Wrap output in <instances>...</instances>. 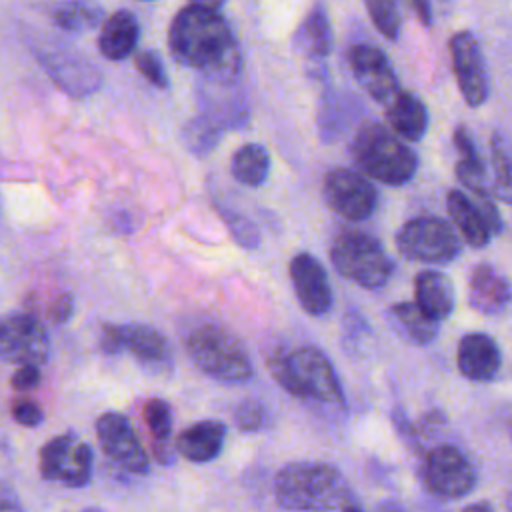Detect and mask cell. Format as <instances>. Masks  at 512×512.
Masks as SVG:
<instances>
[{
	"label": "cell",
	"instance_id": "obj_1",
	"mask_svg": "<svg viewBox=\"0 0 512 512\" xmlns=\"http://www.w3.org/2000/svg\"><path fill=\"white\" fill-rule=\"evenodd\" d=\"M168 46L176 62L198 70L208 84L234 86L242 72L240 48L216 10L188 4L170 24Z\"/></svg>",
	"mask_w": 512,
	"mask_h": 512
},
{
	"label": "cell",
	"instance_id": "obj_2",
	"mask_svg": "<svg viewBox=\"0 0 512 512\" xmlns=\"http://www.w3.org/2000/svg\"><path fill=\"white\" fill-rule=\"evenodd\" d=\"M276 502L292 512H330L354 502L344 474L318 460L286 464L274 480Z\"/></svg>",
	"mask_w": 512,
	"mask_h": 512
},
{
	"label": "cell",
	"instance_id": "obj_3",
	"mask_svg": "<svg viewBox=\"0 0 512 512\" xmlns=\"http://www.w3.org/2000/svg\"><path fill=\"white\" fill-rule=\"evenodd\" d=\"M274 382L294 398L342 404L344 392L328 356L316 346L276 350L266 360Z\"/></svg>",
	"mask_w": 512,
	"mask_h": 512
},
{
	"label": "cell",
	"instance_id": "obj_4",
	"mask_svg": "<svg viewBox=\"0 0 512 512\" xmlns=\"http://www.w3.org/2000/svg\"><path fill=\"white\" fill-rule=\"evenodd\" d=\"M184 348L196 368L214 380L232 384L244 382L254 374L244 344L230 330L214 322L194 326L184 338Z\"/></svg>",
	"mask_w": 512,
	"mask_h": 512
},
{
	"label": "cell",
	"instance_id": "obj_5",
	"mask_svg": "<svg viewBox=\"0 0 512 512\" xmlns=\"http://www.w3.org/2000/svg\"><path fill=\"white\" fill-rule=\"evenodd\" d=\"M352 158L364 174L388 186L406 184L418 168L414 150L380 124H364L356 132Z\"/></svg>",
	"mask_w": 512,
	"mask_h": 512
},
{
	"label": "cell",
	"instance_id": "obj_6",
	"mask_svg": "<svg viewBox=\"0 0 512 512\" xmlns=\"http://www.w3.org/2000/svg\"><path fill=\"white\" fill-rule=\"evenodd\" d=\"M330 260L340 276L368 290L382 288L392 274V260L382 244L360 230L336 234L330 246Z\"/></svg>",
	"mask_w": 512,
	"mask_h": 512
},
{
	"label": "cell",
	"instance_id": "obj_7",
	"mask_svg": "<svg viewBox=\"0 0 512 512\" xmlns=\"http://www.w3.org/2000/svg\"><path fill=\"white\" fill-rule=\"evenodd\" d=\"M398 252L418 262L444 264L460 254V240L452 226L436 216L408 220L396 234Z\"/></svg>",
	"mask_w": 512,
	"mask_h": 512
},
{
	"label": "cell",
	"instance_id": "obj_8",
	"mask_svg": "<svg viewBox=\"0 0 512 512\" xmlns=\"http://www.w3.org/2000/svg\"><path fill=\"white\" fill-rule=\"evenodd\" d=\"M422 478L428 492L442 500L462 498L476 486L472 462L460 448L450 444H442L426 452Z\"/></svg>",
	"mask_w": 512,
	"mask_h": 512
},
{
	"label": "cell",
	"instance_id": "obj_9",
	"mask_svg": "<svg viewBox=\"0 0 512 512\" xmlns=\"http://www.w3.org/2000/svg\"><path fill=\"white\" fill-rule=\"evenodd\" d=\"M100 348L106 354L130 352L146 368H168L172 354L168 340L148 324H104Z\"/></svg>",
	"mask_w": 512,
	"mask_h": 512
},
{
	"label": "cell",
	"instance_id": "obj_10",
	"mask_svg": "<svg viewBox=\"0 0 512 512\" xmlns=\"http://www.w3.org/2000/svg\"><path fill=\"white\" fill-rule=\"evenodd\" d=\"M38 60L50 80L70 98H88L102 88L104 76L100 68L82 52L72 48L38 50Z\"/></svg>",
	"mask_w": 512,
	"mask_h": 512
},
{
	"label": "cell",
	"instance_id": "obj_11",
	"mask_svg": "<svg viewBox=\"0 0 512 512\" xmlns=\"http://www.w3.org/2000/svg\"><path fill=\"white\" fill-rule=\"evenodd\" d=\"M94 454L74 434H60L40 450V472L46 480H60L70 488L86 486L92 478Z\"/></svg>",
	"mask_w": 512,
	"mask_h": 512
},
{
	"label": "cell",
	"instance_id": "obj_12",
	"mask_svg": "<svg viewBox=\"0 0 512 512\" xmlns=\"http://www.w3.org/2000/svg\"><path fill=\"white\" fill-rule=\"evenodd\" d=\"M50 352V338L42 322L16 312L0 318V360L12 364H42Z\"/></svg>",
	"mask_w": 512,
	"mask_h": 512
},
{
	"label": "cell",
	"instance_id": "obj_13",
	"mask_svg": "<svg viewBox=\"0 0 512 512\" xmlns=\"http://www.w3.org/2000/svg\"><path fill=\"white\" fill-rule=\"evenodd\" d=\"M322 192L328 208L352 222L370 218L378 204L374 186L350 168H332L324 176Z\"/></svg>",
	"mask_w": 512,
	"mask_h": 512
},
{
	"label": "cell",
	"instance_id": "obj_14",
	"mask_svg": "<svg viewBox=\"0 0 512 512\" xmlns=\"http://www.w3.org/2000/svg\"><path fill=\"white\" fill-rule=\"evenodd\" d=\"M452 70L462 98L468 106L478 108L488 98V74L476 38L470 32H456L448 42Z\"/></svg>",
	"mask_w": 512,
	"mask_h": 512
},
{
	"label": "cell",
	"instance_id": "obj_15",
	"mask_svg": "<svg viewBox=\"0 0 512 512\" xmlns=\"http://www.w3.org/2000/svg\"><path fill=\"white\" fill-rule=\"evenodd\" d=\"M96 432L108 458L126 468L130 474L148 472L146 450L126 416L118 412H104L96 420Z\"/></svg>",
	"mask_w": 512,
	"mask_h": 512
},
{
	"label": "cell",
	"instance_id": "obj_16",
	"mask_svg": "<svg viewBox=\"0 0 512 512\" xmlns=\"http://www.w3.org/2000/svg\"><path fill=\"white\" fill-rule=\"evenodd\" d=\"M346 62L356 82L368 92L370 98L384 106L400 92L398 78L384 52L376 46L354 44L346 52Z\"/></svg>",
	"mask_w": 512,
	"mask_h": 512
},
{
	"label": "cell",
	"instance_id": "obj_17",
	"mask_svg": "<svg viewBox=\"0 0 512 512\" xmlns=\"http://www.w3.org/2000/svg\"><path fill=\"white\" fill-rule=\"evenodd\" d=\"M290 280L306 314L324 316L332 308V288L318 258L308 252L296 254L290 260Z\"/></svg>",
	"mask_w": 512,
	"mask_h": 512
},
{
	"label": "cell",
	"instance_id": "obj_18",
	"mask_svg": "<svg viewBox=\"0 0 512 512\" xmlns=\"http://www.w3.org/2000/svg\"><path fill=\"white\" fill-rule=\"evenodd\" d=\"M468 302L480 314H502L512 304V284L492 264L480 262L468 276Z\"/></svg>",
	"mask_w": 512,
	"mask_h": 512
},
{
	"label": "cell",
	"instance_id": "obj_19",
	"mask_svg": "<svg viewBox=\"0 0 512 512\" xmlns=\"http://www.w3.org/2000/svg\"><path fill=\"white\" fill-rule=\"evenodd\" d=\"M456 362L464 378L472 382H488L498 374L502 366V354L492 336L470 332L458 342Z\"/></svg>",
	"mask_w": 512,
	"mask_h": 512
},
{
	"label": "cell",
	"instance_id": "obj_20",
	"mask_svg": "<svg viewBox=\"0 0 512 512\" xmlns=\"http://www.w3.org/2000/svg\"><path fill=\"white\" fill-rule=\"evenodd\" d=\"M140 40V22L130 10L112 12L100 26L98 50L106 60H124Z\"/></svg>",
	"mask_w": 512,
	"mask_h": 512
},
{
	"label": "cell",
	"instance_id": "obj_21",
	"mask_svg": "<svg viewBox=\"0 0 512 512\" xmlns=\"http://www.w3.org/2000/svg\"><path fill=\"white\" fill-rule=\"evenodd\" d=\"M226 426L220 420H200L184 428L176 440V450L190 462H210L224 446Z\"/></svg>",
	"mask_w": 512,
	"mask_h": 512
},
{
	"label": "cell",
	"instance_id": "obj_22",
	"mask_svg": "<svg viewBox=\"0 0 512 512\" xmlns=\"http://www.w3.org/2000/svg\"><path fill=\"white\" fill-rule=\"evenodd\" d=\"M416 306L432 320L440 322L454 310V288L446 274L436 270H424L414 280Z\"/></svg>",
	"mask_w": 512,
	"mask_h": 512
},
{
	"label": "cell",
	"instance_id": "obj_23",
	"mask_svg": "<svg viewBox=\"0 0 512 512\" xmlns=\"http://www.w3.org/2000/svg\"><path fill=\"white\" fill-rule=\"evenodd\" d=\"M386 120L392 132L404 140H420L428 128V112L424 102L412 92L400 90L386 104Z\"/></svg>",
	"mask_w": 512,
	"mask_h": 512
},
{
	"label": "cell",
	"instance_id": "obj_24",
	"mask_svg": "<svg viewBox=\"0 0 512 512\" xmlns=\"http://www.w3.org/2000/svg\"><path fill=\"white\" fill-rule=\"evenodd\" d=\"M390 326L408 342L416 346H426L438 336V324L428 314H424L416 302H398L388 310Z\"/></svg>",
	"mask_w": 512,
	"mask_h": 512
},
{
	"label": "cell",
	"instance_id": "obj_25",
	"mask_svg": "<svg viewBox=\"0 0 512 512\" xmlns=\"http://www.w3.org/2000/svg\"><path fill=\"white\" fill-rule=\"evenodd\" d=\"M446 208H448L452 222L456 224V228L460 230V234L464 236V240L470 246L482 248L490 242L492 234H490L482 214L478 212V208L472 204V200L464 192L450 190L446 196Z\"/></svg>",
	"mask_w": 512,
	"mask_h": 512
},
{
	"label": "cell",
	"instance_id": "obj_26",
	"mask_svg": "<svg viewBox=\"0 0 512 512\" xmlns=\"http://www.w3.org/2000/svg\"><path fill=\"white\" fill-rule=\"evenodd\" d=\"M296 50L308 60H322L332 48V30L320 6L312 8L294 34Z\"/></svg>",
	"mask_w": 512,
	"mask_h": 512
},
{
	"label": "cell",
	"instance_id": "obj_27",
	"mask_svg": "<svg viewBox=\"0 0 512 512\" xmlns=\"http://www.w3.org/2000/svg\"><path fill=\"white\" fill-rule=\"evenodd\" d=\"M50 18L70 34L90 32L104 22V10L96 0H62L52 6Z\"/></svg>",
	"mask_w": 512,
	"mask_h": 512
},
{
	"label": "cell",
	"instance_id": "obj_28",
	"mask_svg": "<svg viewBox=\"0 0 512 512\" xmlns=\"http://www.w3.org/2000/svg\"><path fill=\"white\" fill-rule=\"evenodd\" d=\"M230 170L236 182L256 188L266 182L270 172V156L262 144H244L240 146L230 162Z\"/></svg>",
	"mask_w": 512,
	"mask_h": 512
},
{
	"label": "cell",
	"instance_id": "obj_29",
	"mask_svg": "<svg viewBox=\"0 0 512 512\" xmlns=\"http://www.w3.org/2000/svg\"><path fill=\"white\" fill-rule=\"evenodd\" d=\"M144 420L150 430L154 454L162 464H170L174 454L170 448L172 436V408L162 398H150L144 404Z\"/></svg>",
	"mask_w": 512,
	"mask_h": 512
},
{
	"label": "cell",
	"instance_id": "obj_30",
	"mask_svg": "<svg viewBox=\"0 0 512 512\" xmlns=\"http://www.w3.org/2000/svg\"><path fill=\"white\" fill-rule=\"evenodd\" d=\"M492 192L498 200L512 204V150L502 134L492 136Z\"/></svg>",
	"mask_w": 512,
	"mask_h": 512
},
{
	"label": "cell",
	"instance_id": "obj_31",
	"mask_svg": "<svg viewBox=\"0 0 512 512\" xmlns=\"http://www.w3.org/2000/svg\"><path fill=\"white\" fill-rule=\"evenodd\" d=\"M222 126L216 124L212 118H208L206 114H198L196 118H192L184 132H182V138H184V144L186 148L196 154V156H206L220 140V134H222Z\"/></svg>",
	"mask_w": 512,
	"mask_h": 512
},
{
	"label": "cell",
	"instance_id": "obj_32",
	"mask_svg": "<svg viewBox=\"0 0 512 512\" xmlns=\"http://www.w3.org/2000/svg\"><path fill=\"white\" fill-rule=\"evenodd\" d=\"M368 16L372 24L378 28L382 36L388 40H396L400 32V16L396 8V0H364Z\"/></svg>",
	"mask_w": 512,
	"mask_h": 512
},
{
	"label": "cell",
	"instance_id": "obj_33",
	"mask_svg": "<svg viewBox=\"0 0 512 512\" xmlns=\"http://www.w3.org/2000/svg\"><path fill=\"white\" fill-rule=\"evenodd\" d=\"M224 224L228 226L232 238L244 246V248H256L260 244V232H258V226L246 218L244 214L240 212H234V210H228V208H218Z\"/></svg>",
	"mask_w": 512,
	"mask_h": 512
},
{
	"label": "cell",
	"instance_id": "obj_34",
	"mask_svg": "<svg viewBox=\"0 0 512 512\" xmlns=\"http://www.w3.org/2000/svg\"><path fill=\"white\" fill-rule=\"evenodd\" d=\"M234 424L242 432H258L266 424V408L256 398L242 400L234 410Z\"/></svg>",
	"mask_w": 512,
	"mask_h": 512
},
{
	"label": "cell",
	"instance_id": "obj_35",
	"mask_svg": "<svg viewBox=\"0 0 512 512\" xmlns=\"http://www.w3.org/2000/svg\"><path fill=\"white\" fill-rule=\"evenodd\" d=\"M134 68L140 72V76H144L152 86L166 90L168 88V76L164 70L162 60L158 58L156 52L152 50H140L134 54Z\"/></svg>",
	"mask_w": 512,
	"mask_h": 512
},
{
	"label": "cell",
	"instance_id": "obj_36",
	"mask_svg": "<svg viewBox=\"0 0 512 512\" xmlns=\"http://www.w3.org/2000/svg\"><path fill=\"white\" fill-rule=\"evenodd\" d=\"M12 416L22 426H38L44 420L42 408L36 402L28 400V398H20V400L14 402Z\"/></svg>",
	"mask_w": 512,
	"mask_h": 512
},
{
	"label": "cell",
	"instance_id": "obj_37",
	"mask_svg": "<svg viewBox=\"0 0 512 512\" xmlns=\"http://www.w3.org/2000/svg\"><path fill=\"white\" fill-rule=\"evenodd\" d=\"M40 384V370L36 364H22L14 374H12V386L20 392L32 390Z\"/></svg>",
	"mask_w": 512,
	"mask_h": 512
},
{
	"label": "cell",
	"instance_id": "obj_38",
	"mask_svg": "<svg viewBox=\"0 0 512 512\" xmlns=\"http://www.w3.org/2000/svg\"><path fill=\"white\" fill-rule=\"evenodd\" d=\"M454 144L460 150L462 160H468V162H474V164H484L480 154H478V150H476V146H474V140H472L470 132L464 126H458L454 130Z\"/></svg>",
	"mask_w": 512,
	"mask_h": 512
},
{
	"label": "cell",
	"instance_id": "obj_39",
	"mask_svg": "<svg viewBox=\"0 0 512 512\" xmlns=\"http://www.w3.org/2000/svg\"><path fill=\"white\" fill-rule=\"evenodd\" d=\"M72 310H74V300L68 292H62L54 298V302L50 304V318L54 324H62L66 322L70 316H72Z\"/></svg>",
	"mask_w": 512,
	"mask_h": 512
},
{
	"label": "cell",
	"instance_id": "obj_40",
	"mask_svg": "<svg viewBox=\"0 0 512 512\" xmlns=\"http://www.w3.org/2000/svg\"><path fill=\"white\" fill-rule=\"evenodd\" d=\"M0 512H24L18 494L4 482H0Z\"/></svg>",
	"mask_w": 512,
	"mask_h": 512
},
{
	"label": "cell",
	"instance_id": "obj_41",
	"mask_svg": "<svg viewBox=\"0 0 512 512\" xmlns=\"http://www.w3.org/2000/svg\"><path fill=\"white\" fill-rule=\"evenodd\" d=\"M410 4H412V8H414V12L418 14L420 22H422L424 26H430V22H432L430 0H410Z\"/></svg>",
	"mask_w": 512,
	"mask_h": 512
},
{
	"label": "cell",
	"instance_id": "obj_42",
	"mask_svg": "<svg viewBox=\"0 0 512 512\" xmlns=\"http://www.w3.org/2000/svg\"><path fill=\"white\" fill-rule=\"evenodd\" d=\"M462 512H494V508L488 500H478V502H472V504L464 506Z\"/></svg>",
	"mask_w": 512,
	"mask_h": 512
},
{
	"label": "cell",
	"instance_id": "obj_43",
	"mask_svg": "<svg viewBox=\"0 0 512 512\" xmlns=\"http://www.w3.org/2000/svg\"><path fill=\"white\" fill-rule=\"evenodd\" d=\"M226 0H190L192 6H198V8H206V10H216L224 4Z\"/></svg>",
	"mask_w": 512,
	"mask_h": 512
},
{
	"label": "cell",
	"instance_id": "obj_44",
	"mask_svg": "<svg viewBox=\"0 0 512 512\" xmlns=\"http://www.w3.org/2000/svg\"><path fill=\"white\" fill-rule=\"evenodd\" d=\"M338 512H364L362 508H358L354 502L352 504H346V506H342Z\"/></svg>",
	"mask_w": 512,
	"mask_h": 512
},
{
	"label": "cell",
	"instance_id": "obj_45",
	"mask_svg": "<svg viewBox=\"0 0 512 512\" xmlns=\"http://www.w3.org/2000/svg\"><path fill=\"white\" fill-rule=\"evenodd\" d=\"M506 506H508V512H512V494L508 496V502H506Z\"/></svg>",
	"mask_w": 512,
	"mask_h": 512
},
{
	"label": "cell",
	"instance_id": "obj_46",
	"mask_svg": "<svg viewBox=\"0 0 512 512\" xmlns=\"http://www.w3.org/2000/svg\"><path fill=\"white\" fill-rule=\"evenodd\" d=\"M84 512H98V510H84Z\"/></svg>",
	"mask_w": 512,
	"mask_h": 512
}]
</instances>
